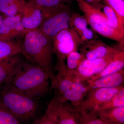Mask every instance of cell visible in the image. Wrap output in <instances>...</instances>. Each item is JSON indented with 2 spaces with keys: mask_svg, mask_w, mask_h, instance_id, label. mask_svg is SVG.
Instances as JSON below:
<instances>
[{
  "mask_svg": "<svg viewBox=\"0 0 124 124\" xmlns=\"http://www.w3.org/2000/svg\"><path fill=\"white\" fill-rule=\"evenodd\" d=\"M50 77L44 69L25 62L21 70L8 82L4 85L39 99L49 91Z\"/></svg>",
  "mask_w": 124,
  "mask_h": 124,
  "instance_id": "obj_2",
  "label": "cell"
},
{
  "mask_svg": "<svg viewBox=\"0 0 124 124\" xmlns=\"http://www.w3.org/2000/svg\"><path fill=\"white\" fill-rule=\"evenodd\" d=\"M54 53L57 54L58 62H64L68 54L77 51L81 45L79 36L72 28L62 30L53 39Z\"/></svg>",
  "mask_w": 124,
  "mask_h": 124,
  "instance_id": "obj_6",
  "label": "cell"
},
{
  "mask_svg": "<svg viewBox=\"0 0 124 124\" xmlns=\"http://www.w3.org/2000/svg\"><path fill=\"white\" fill-rule=\"evenodd\" d=\"M124 53L120 51L114 59L102 71L91 78L88 83L93 82L102 77L116 73L124 69Z\"/></svg>",
  "mask_w": 124,
  "mask_h": 124,
  "instance_id": "obj_18",
  "label": "cell"
},
{
  "mask_svg": "<svg viewBox=\"0 0 124 124\" xmlns=\"http://www.w3.org/2000/svg\"><path fill=\"white\" fill-rule=\"evenodd\" d=\"M87 3L92 5L96 6L99 5L101 0H85Z\"/></svg>",
  "mask_w": 124,
  "mask_h": 124,
  "instance_id": "obj_31",
  "label": "cell"
},
{
  "mask_svg": "<svg viewBox=\"0 0 124 124\" xmlns=\"http://www.w3.org/2000/svg\"><path fill=\"white\" fill-rule=\"evenodd\" d=\"M81 124H106L98 116L97 112L93 111L81 114Z\"/></svg>",
  "mask_w": 124,
  "mask_h": 124,
  "instance_id": "obj_28",
  "label": "cell"
},
{
  "mask_svg": "<svg viewBox=\"0 0 124 124\" xmlns=\"http://www.w3.org/2000/svg\"><path fill=\"white\" fill-rule=\"evenodd\" d=\"M79 48L85 59L90 60L104 57L119 51L95 39L82 43Z\"/></svg>",
  "mask_w": 124,
  "mask_h": 124,
  "instance_id": "obj_10",
  "label": "cell"
},
{
  "mask_svg": "<svg viewBox=\"0 0 124 124\" xmlns=\"http://www.w3.org/2000/svg\"><path fill=\"white\" fill-rule=\"evenodd\" d=\"M26 2L24 0H0V13L4 17L20 14Z\"/></svg>",
  "mask_w": 124,
  "mask_h": 124,
  "instance_id": "obj_17",
  "label": "cell"
},
{
  "mask_svg": "<svg viewBox=\"0 0 124 124\" xmlns=\"http://www.w3.org/2000/svg\"><path fill=\"white\" fill-rule=\"evenodd\" d=\"M38 99L9 85H0V102L20 122L34 117L39 108Z\"/></svg>",
  "mask_w": 124,
  "mask_h": 124,
  "instance_id": "obj_3",
  "label": "cell"
},
{
  "mask_svg": "<svg viewBox=\"0 0 124 124\" xmlns=\"http://www.w3.org/2000/svg\"><path fill=\"white\" fill-rule=\"evenodd\" d=\"M76 78L73 73L58 72L51 79L52 88L55 90L57 96L71 88V86Z\"/></svg>",
  "mask_w": 124,
  "mask_h": 124,
  "instance_id": "obj_15",
  "label": "cell"
},
{
  "mask_svg": "<svg viewBox=\"0 0 124 124\" xmlns=\"http://www.w3.org/2000/svg\"><path fill=\"white\" fill-rule=\"evenodd\" d=\"M20 14L26 33L38 29L42 23L43 15L39 8L28 6L26 4Z\"/></svg>",
  "mask_w": 124,
  "mask_h": 124,
  "instance_id": "obj_13",
  "label": "cell"
},
{
  "mask_svg": "<svg viewBox=\"0 0 124 124\" xmlns=\"http://www.w3.org/2000/svg\"><path fill=\"white\" fill-rule=\"evenodd\" d=\"M123 85L111 88H100L88 92L87 97L82 102L75 106L81 114L93 111L98 107L106 102L120 90Z\"/></svg>",
  "mask_w": 124,
  "mask_h": 124,
  "instance_id": "obj_8",
  "label": "cell"
},
{
  "mask_svg": "<svg viewBox=\"0 0 124 124\" xmlns=\"http://www.w3.org/2000/svg\"><path fill=\"white\" fill-rule=\"evenodd\" d=\"M23 37L21 44L23 57L29 62L44 69L51 79L54 76L52 40L38 29L28 32Z\"/></svg>",
  "mask_w": 124,
  "mask_h": 124,
  "instance_id": "obj_1",
  "label": "cell"
},
{
  "mask_svg": "<svg viewBox=\"0 0 124 124\" xmlns=\"http://www.w3.org/2000/svg\"><path fill=\"white\" fill-rule=\"evenodd\" d=\"M4 17L0 13V31L1 27L2 25V22L4 19Z\"/></svg>",
  "mask_w": 124,
  "mask_h": 124,
  "instance_id": "obj_32",
  "label": "cell"
},
{
  "mask_svg": "<svg viewBox=\"0 0 124 124\" xmlns=\"http://www.w3.org/2000/svg\"><path fill=\"white\" fill-rule=\"evenodd\" d=\"M93 31L106 38L124 42V34L109 26L107 18L100 8L90 4L85 0H75Z\"/></svg>",
  "mask_w": 124,
  "mask_h": 124,
  "instance_id": "obj_5",
  "label": "cell"
},
{
  "mask_svg": "<svg viewBox=\"0 0 124 124\" xmlns=\"http://www.w3.org/2000/svg\"><path fill=\"white\" fill-rule=\"evenodd\" d=\"M101 7L103 10L102 11L106 16L109 26L114 30L124 34V31L121 29L117 16L113 9L108 5H102Z\"/></svg>",
  "mask_w": 124,
  "mask_h": 124,
  "instance_id": "obj_25",
  "label": "cell"
},
{
  "mask_svg": "<svg viewBox=\"0 0 124 124\" xmlns=\"http://www.w3.org/2000/svg\"><path fill=\"white\" fill-rule=\"evenodd\" d=\"M106 124H124V106L96 111Z\"/></svg>",
  "mask_w": 124,
  "mask_h": 124,
  "instance_id": "obj_16",
  "label": "cell"
},
{
  "mask_svg": "<svg viewBox=\"0 0 124 124\" xmlns=\"http://www.w3.org/2000/svg\"><path fill=\"white\" fill-rule=\"evenodd\" d=\"M46 111L57 124H81V114L72 103L61 102L54 98Z\"/></svg>",
  "mask_w": 124,
  "mask_h": 124,
  "instance_id": "obj_7",
  "label": "cell"
},
{
  "mask_svg": "<svg viewBox=\"0 0 124 124\" xmlns=\"http://www.w3.org/2000/svg\"><path fill=\"white\" fill-rule=\"evenodd\" d=\"M22 54L0 60V85L6 84L21 70L24 63Z\"/></svg>",
  "mask_w": 124,
  "mask_h": 124,
  "instance_id": "obj_11",
  "label": "cell"
},
{
  "mask_svg": "<svg viewBox=\"0 0 124 124\" xmlns=\"http://www.w3.org/2000/svg\"><path fill=\"white\" fill-rule=\"evenodd\" d=\"M0 124H21V122L0 102Z\"/></svg>",
  "mask_w": 124,
  "mask_h": 124,
  "instance_id": "obj_27",
  "label": "cell"
},
{
  "mask_svg": "<svg viewBox=\"0 0 124 124\" xmlns=\"http://www.w3.org/2000/svg\"><path fill=\"white\" fill-rule=\"evenodd\" d=\"M86 94L71 89L54 98L61 102L70 101L74 106H76L83 101Z\"/></svg>",
  "mask_w": 124,
  "mask_h": 124,
  "instance_id": "obj_21",
  "label": "cell"
},
{
  "mask_svg": "<svg viewBox=\"0 0 124 124\" xmlns=\"http://www.w3.org/2000/svg\"><path fill=\"white\" fill-rule=\"evenodd\" d=\"M40 8L42 11L43 20L38 29L52 40L60 31L70 28L72 11L69 4Z\"/></svg>",
  "mask_w": 124,
  "mask_h": 124,
  "instance_id": "obj_4",
  "label": "cell"
},
{
  "mask_svg": "<svg viewBox=\"0 0 124 124\" xmlns=\"http://www.w3.org/2000/svg\"><path fill=\"white\" fill-rule=\"evenodd\" d=\"M21 14L4 18L0 31V41L10 40L25 34Z\"/></svg>",
  "mask_w": 124,
  "mask_h": 124,
  "instance_id": "obj_12",
  "label": "cell"
},
{
  "mask_svg": "<svg viewBox=\"0 0 124 124\" xmlns=\"http://www.w3.org/2000/svg\"><path fill=\"white\" fill-rule=\"evenodd\" d=\"M32 124H57L48 112H46L42 117L37 120Z\"/></svg>",
  "mask_w": 124,
  "mask_h": 124,
  "instance_id": "obj_29",
  "label": "cell"
},
{
  "mask_svg": "<svg viewBox=\"0 0 124 124\" xmlns=\"http://www.w3.org/2000/svg\"><path fill=\"white\" fill-rule=\"evenodd\" d=\"M94 37V34L93 31L88 28H85L82 31L80 36L81 44L86 41L93 39H93Z\"/></svg>",
  "mask_w": 124,
  "mask_h": 124,
  "instance_id": "obj_30",
  "label": "cell"
},
{
  "mask_svg": "<svg viewBox=\"0 0 124 124\" xmlns=\"http://www.w3.org/2000/svg\"><path fill=\"white\" fill-rule=\"evenodd\" d=\"M22 53L20 40L0 41V60Z\"/></svg>",
  "mask_w": 124,
  "mask_h": 124,
  "instance_id": "obj_19",
  "label": "cell"
},
{
  "mask_svg": "<svg viewBox=\"0 0 124 124\" xmlns=\"http://www.w3.org/2000/svg\"><path fill=\"white\" fill-rule=\"evenodd\" d=\"M120 51L104 57L90 60L85 59L73 73L82 82L88 81L93 76L102 71L116 57Z\"/></svg>",
  "mask_w": 124,
  "mask_h": 124,
  "instance_id": "obj_9",
  "label": "cell"
},
{
  "mask_svg": "<svg viewBox=\"0 0 124 124\" xmlns=\"http://www.w3.org/2000/svg\"><path fill=\"white\" fill-rule=\"evenodd\" d=\"M85 59L84 55L77 51L71 52L66 58V70L69 73H73L83 60Z\"/></svg>",
  "mask_w": 124,
  "mask_h": 124,
  "instance_id": "obj_23",
  "label": "cell"
},
{
  "mask_svg": "<svg viewBox=\"0 0 124 124\" xmlns=\"http://www.w3.org/2000/svg\"><path fill=\"white\" fill-rule=\"evenodd\" d=\"M88 23L84 16L72 12L69 23V27L77 32L79 36L81 35L83 30L87 28Z\"/></svg>",
  "mask_w": 124,
  "mask_h": 124,
  "instance_id": "obj_24",
  "label": "cell"
},
{
  "mask_svg": "<svg viewBox=\"0 0 124 124\" xmlns=\"http://www.w3.org/2000/svg\"><path fill=\"white\" fill-rule=\"evenodd\" d=\"M70 0H29L26 5L39 8L54 7L62 4H69Z\"/></svg>",
  "mask_w": 124,
  "mask_h": 124,
  "instance_id": "obj_26",
  "label": "cell"
},
{
  "mask_svg": "<svg viewBox=\"0 0 124 124\" xmlns=\"http://www.w3.org/2000/svg\"><path fill=\"white\" fill-rule=\"evenodd\" d=\"M117 16L121 29L124 31V0H105Z\"/></svg>",
  "mask_w": 124,
  "mask_h": 124,
  "instance_id": "obj_22",
  "label": "cell"
},
{
  "mask_svg": "<svg viewBox=\"0 0 124 124\" xmlns=\"http://www.w3.org/2000/svg\"><path fill=\"white\" fill-rule=\"evenodd\" d=\"M124 106V88L118 91L110 100L98 107L93 111L111 109Z\"/></svg>",
  "mask_w": 124,
  "mask_h": 124,
  "instance_id": "obj_20",
  "label": "cell"
},
{
  "mask_svg": "<svg viewBox=\"0 0 124 124\" xmlns=\"http://www.w3.org/2000/svg\"><path fill=\"white\" fill-rule=\"evenodd\" d=\"M124 81V70L123 69L116 73L100 78L88 83L86 86V92L87 93L95 89L119 87L123 85Z\"/></svg>",
  "mask_w": 124,
  "mask_h": 124,
  "instance_id": "obj_14",
  "label": "cell"
}]
</instances>
